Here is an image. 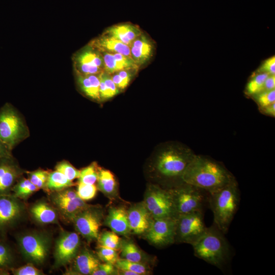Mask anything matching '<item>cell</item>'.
Segmentation results:
<instances>
[{"label": "cell", "mask_w": 275, "mask_h": 275, "mask_svg": "<svg viewBox=\"0 0 275 275\" xmlns=\"http://www.w3.org/2000/svg\"><path fill=\"white\" fill-rule=\"evenodd\" d=\"M234 179L233 175L220 163L196 154L182 177L183 182L208 193L218 189Z\"/></svg>", "instance_id": "1"}, {"label": "cell", "mask_w": 275, "mask_h": 275, "mask_svg": "<svg viewBox=\"0 0 275 275\" xmlns=\"http://www.w3.org/2000/svg\"><path fill=\"white\" fill-rule=\"evenodd\" d=\"M196 154L190 149L171 145L161 151L154 163L156 176L169 188L182 183V177Z\"/></svg>", "instance_id": "2"}, {"label": "cell", "mask_w": 275, "mask_h": 275, "mask_svg": "<svg viewBox=\"0 0 275 275\" xmlns=\"http://www.w3.org/2000/svg\"><path fill=\"white\" fill-rule=\"evenodd\" d=\"M239 201V191L235 178L208 193V202L213 213V224L224 234L228 231Z\"/></svg>", "instance_id": "3"}, {"label": "cell", "mask_w": 275, "mask_h": 275, "mask_svg": "<svg viewBox=\"0 0 275 275\" xmlns=\"http://www.w3.org/2000/svg\"><path fill=\"white\" fill-rule=\"evenodd\" d=\"M223 233L213 224L192 244L196 257L222 268L231 258L230 245Z\"/></svg>", "instance_id": "4"}, {"label": "cell", "mask_w": 275, "mask_h": 275, "mask_svg": "<svg viewBox=\"0 0 275 275\" xmlns=\"http://www.w3.org/2000/svg\"><path fill=\"white\" fill-rule=\"evenodd\" d=\"M177 216L202 211L208 193L192 185L182 182L169 188Z\"/></svg>", "instance_id": "5"}, {"label": "cell", "mask_w": 275, "mask_h": 275, "mask_svg": "<svg viewBox=\"0 0 275 275\" xmlns=\"http://www.w3.org/2000/svg\"><path fill=\"white\" fill-rule=\"evenodd\" d=\"M29 134L28 128L14 107L5 104L0 109V140L12 150Z\"/></svg>", "instance_id": "6"}, {"label": "cell", "mask_w": 275, "mask_h": 275, "mask_svg": "<svg viewBox=\"0 0 275 275\" xmlns=\"http://www.w3.org/2000/svg\"><path fill=\"white\" fill-rule=\"evenodd\" d=\"M143 202L153 218L177 217L169 188L150 184Z\"/></svg>", "instance_id": "7"}, {"label": "cell", "mask_w": 275, "mask_h": 275, "mask_svg": "<svg viewBox=\"0 0 275 275\" xmlns=\"http://www.w3.org/2000/svg\"><path fill=\"white\" fill-rule=\"evenodd\" d=\"M206 229L202 211L179 215L177 217L175 242L192 244Z\"/></svg>", "instance_id": "8"}, {"label": "cell", "mask_w": 275, "mask_h": 275, "mask_svg": "<svg viewBox=\"0 0 275 275\" xmlns=\"http://www.w3.org/2000/svg\"><path fill=\"white\" fill-rule=\"evenodd\" d=\"M177 217L153 218L149 229L144 234L146 239L151 244L159 248L175 243Z\"/></svg>", "instance_id": "9"}, {"label": "cell", "mask_w": 275, "mask_h": 275, "mask_svg": "<svg viewBox=\"0 0 275 275\" xmlns=\"http://www.w3.org/2000/svg\"><path fill=\"white\" fill-rule=\"evenodd\" d=\"M20 250L26 259L35 264H41L49 250V240L46 236L38 233H29L18 239Z\"/></svg>", "instance_id": "10"}, {"label": "cell", "mask_w": 275, "mask_h": 275, "mask_svg": "<svg viewBox=\"0 0 275 275\" xmlns=\"http://www.w3.org/2000/svg\"><path fill=\"white\" fill-rule=\"evenodd\" d=\"M75 72L83 75L99 74L104 71L101 52L89 43L73 57Z\"/></svg>", "instance_id": "11"}, {"label": "cell", "mask_w": 275, "mask_h": 275, "mask_svg": "<svg viewBox=\"0 0 275 275\" xmlns=\"http://www.w3.org/2000/svg\"><path fill=\"white\" fill-rule=\"evenodd\" d=\"M103 216L99 208L89 206L77 213L72 220L77 231L87 240L91 241L99 237Z\"/></svg>", "instance_id": "12"}, {"label": "cell", "mask_w": 275, "mask_h": 275, "mask_svg": "<svg viewBox=\"0 0 275 275\" xmlns=\"http://www.w3.org/2000/svg\"><path fill=\"white\" fill-rule=\"evenodd\" d=\"M80 240L74 232H64L57 239L55 250V265L64 266L74 259L79 251Z\"/></svg>", "instance_id": "13"}, {"label": "cell", "mask_w": 275, "mask_h": 275, "mask_svg": "<svg viewBox=\"0 0 275 275\" xmlns=\"http://www.w3.org/2000/svg\"><path fill=\"white\" fill-rule=\"evenodd\" d=\"M22 206L17 198L10 195H0V232H5L18 219Z\"/></svg>", "instance_id": "14"}, {"label": "cell", "mask_w": 275, "mask_h": 275, "mask_svg": "<svg viewBox=\"0 0 275 275\" xmlns=\"http://www.w3.org/2000/svg\"><path fill=\"white\" fill-rule=\"evenodd\" d=\"M127 211L130 233L144 235L153 219L144 202L132 205Z\"/></svg>", "instance_id": "15"}, {"label": "cell", "mask_w": 275, "mask_h": 275, "mask_svg": "<svg viewBox=\"0 0 275 275\" xmlns=\"http://www.w3.org/2000/svg\"><path fill=\"white\" fill-rule=\"evenodd\" d=\"M20 174L13 157L0 160V195H10Z\"/></svg>", "instance_id": "16"}, {"label": "cell", "mask_w": 275, "mask_h": 275, "mask_svg": "<svg viewBox=\"0 0 275 275\" xmlns=\"http://www.w3.org/2000/svg\"><path fill=\"white\" fill-rule=\"evenodd\" d=\"M104 223L118 235L127 236L130 233L127 211L124 207H113L108 210Z\"/></svg>", "instance_id": "17"}, {"label": "cell", "mask_w": 275, "mask_h": 275, "mask_svg": "<svg viewBox=\"0 0 275 275\" xmlns=\"http://www.w3.org/2000/svg\"><path fill=\"white\" fill-rule=\"evenodd\" d=\"M142 34V31L138 26L125 23L108 28L103 35L120 41L130 46L133 40Z\"/></svg>", "instance_id": "18"}, {"label": "cell", "mask_w": 275, "mask_h": 275, "mask_svg": "<svg viewBox=\"0 0 275 275\" xmlns=\"http://www.w3.org/2000/svg\"><path fill=\"white\" fill-rule=\"evenodd\" d=\"M130 48L131 57L139 67L150 59L153 45L146 36L142 34L133 40Z\"/></svg>", "instance_id": "19"}, {"label": "cell", "mask_w": 275, "mask_h": 275, "mask_svg": "<svg viewBox=\"0 0 275 275\" xmlns=\"http://www.w3.org/2000/svg\"><path fill=\"white\" fill-rule=\"evenodd\" d=\"M89 44L100 52L118 53L131 57L129 46L120 41L103 35L92 40Z\"/></svg>", "instance_id": "20"}, {"label": "cell", "mask_w": 275, "mask_h": 275, "mask_svg": "<svg viewBox=\"0 0 275 275\" xmlns=\"http://www.w3.org/2000/svg\"><path fill=\"white\" fill-rule=\"evenodd\" d=\"M74 259V270L80 274L92 275L100 263L98 257L87 249L78 252Z\"/></svg>", "instance_id": "21"}, {"label": "cell", "mask_w": 275, "mask_h": 275, "mask_svg": "<svg viewBox=\"0 0 275 275\" xmlns=\"http://www.w3.org/2000/svg\"><path fill=\"white\" fill-rule=\"evenodd\" d=\"M75 73L77 84L81 92L92 99L100 101L99 74L83 75Z\"/></svg>", "instance_id": "22"}, {"label": "cell", "mask_w": 275, "mask_h": 275, "mask_svg": "<svg viewBox=\"0 0 275 275\" xmlns=\"http://www.w3.org/2000/svg\"><path fill=\"white\" fill-rule=\"evenodd\" d=\"M120 250L121 258L144 263L149 261V257L131 240L122 239Z\"/></svg>", "instance_id": "23"}, {"label": "cell", "mask_w": 275, "mask_h": 275, "mask_svg": "<svg viewBox=\"0 0 275 275\" xmlns=\"http://www.w3.org/2000/svg\"><path fill=\"white\" fill-rule=\"evenodd\" d=\"M97 182L98 188L105 196L111 198L117 195V182L109 170L100 168Z\"/></svg>", "instance_id": "24"}, {"label": "cell", "mask_w": 275, "mask_h": 275, "mask_svg": "<svg viewBox=\"0 0 275 275\" xmlns=\"http://www.w3.org/2000/svg\"><path fill=\"white\" fill-rule=\"evenodd\" d=\"M31 212L34 218L41 224L55 223L57 214L55 210L44 202H38L31 209Z\"/></svg>", "instance_id": "25"}, {"label": "cell", "mask_w": 275, "mask_h": 275, "mask_svg": "<svg viewBox=\"0 0 275 275\" xmlns=\"http://www.w3.org/2000/svg\"><path fill=\"white\" fill-rule=\"evenodd\" d=\"M54 201L62 211L72 219L77 213L89 206L78 196L69 200L54 198Z\"/></svg>", "instance_id": "26"}, {"label": "cell", "mask_w": 275, "mask_h": 275, "mask_svg": "<svg viewBox=\"0 0 275 275\" xmlns=\"http://www.w3.org/2000/svg\"><path fill=\"white\" fill-rule=\"evenodd\" d=\"M74 185L72 181L68 179L63 174L55 170L49 173L46 183L47 188L51 190H61Z\"/></svg>", "instance_id": "27"}, {"label": "cell", "mask_w": 275, "mask_h": 275, "mask_svg": "<svg viewBox=\"0 0 275 275\" xmlns=\"http://www.w3.org/2000/svg\"><path fill=\"white\" fill-rule=\"evenodd\" d=\"M39 189L33 184L29 179L19 180L13 186L12 196L17 198H25Z\"/></svg>", "instance_id": "28"}, {"label": "cell", "mask_w": 275, "mask_h": 275, "mask_svg": "<svg viewBox=\"0 0 275 275\" xmlns=\"http://www.w3.org/2000/svg\"><path fill=\"white\" fill-rule=\"evenodd\" d=\"M269 75L266 73L254 72L246 84L245 93L253 96L263 91L264 81Z\"/></svg>", "instance_id": "29"}, {"label": "cell", "mask_w": 275, "mask_h": 275, "mask_svg": "<svg viewBox=\"0 0 275 275\" xmlns=\"http://www.w3.org/2000/svg\"><path fill=\"white\" fill-rule=\"evenodd\" d=\"M115 265L118 269L128 270L138 275H145L150 273V268L147 263L132 262L119 258Z\"/></svg>", "instance_id": "30"}, {"label": "cell", "mask_w": 275, "mask_h": 275, "mask_svg": "<svg viewBox=\"0 0 275 275\" xmlns=\"http://www.w3.org/2000/svg\"><path fill=\"white\" fill-rule=\"evenodd\" d=\"M13 254L10 246L5 241L0 240V272H6L13 268Z\"/></svg>", "instance_id": "31"}, {"label": "cell", "mask_w": 275, "mask_h": 275, "mask_svg": "<svg viewBox=\"0 0 275 275\" xmlns=\"http://www.w3.org/2000/svg\"><path fill=\"white\" fill-rule=\"evenodd\" d=\"M100 167L96 162L80 170L79 182L85 184H94L97 181Z\"/></svg>", "instance_id": "32"}, {"label": "cell", "mask_w": 275, "mask_h": 275, "mask_svg": "<svg viewBox=\"0 0 275 275\" xmlns=\"http://www.w3.org/2000/svg\"><path fill=\"white\" fill-rule=\"evenodd\" d=\"M98 239L99 245L117 251L120 250L122 239L118 234L112 231H106L102 232L99 235Z\"/></svg>", "instance_id": "33"}, {"label": "cell", "mask_w": 275, "mask_h": 275, "mask_svg": "<svg viewBox=\"0 0 275 275\" xmlns=\"http://www.w3.org/2000/svg\"><path fill=\"white\" fill-rule=\"evenodd\" d=\"M135 70L124 69L118 71L112 74V78L116 87L119 90L125 89L129 84Z\"/></svg>", "instance_id": "34"}, {"label": "cell", "mask_w": 275, "mask_h": 275, "mask_svg": "<svg viewBox=\"0 0 275 275\" xmlns=\"http://www.w3.org/2000/svg\"><path fill=\"white\" fill-rule=\"evenodd\" d=\"M97 255L99 260L114 265L119 258L117 250L101 245L97 248Z\"/></svg>", "instance_id": "35"}, {"label": "cell", "mask_w": 275, "mask_h": 275, "mask_svg": "<svg viewBox=\"0 0 275 275\" xmlns=\"http://www.w3.org/2000/svg\"><path fill=\"white\" fill-rule=\"evenodd\" d=\"M55 169L72 181L79 177L80 171L67 161L63 160L59 162L56 165Z\"/></svg>", "instance_id": "36"}, {"label": "cell", "mask_w": 275, "mask_h": 275, "mask_svg": "<svg viewBox=\"0 0 275 275\" xmlns=\"http://www.w3.org/2000/svg\"><path fill=\"white\" fill-rule=\"evenodd\" d=\"M97 187L96 185L85 184L79 182L76 193L78 197L83 201L93 199L97 194Z\"/></svg>", "instance_id": "37"}, {"label": "cell", "mask_w": 275, "mask_h": 275, "mask_svg": "<svg viewBox=\"0 0 275 275\" xmlns=\"http://www.w3.org/2000/svg\"><path fill=\"white\" fill-rule=\"evenodd\" d=\"M49 173L43 170H38L28 173L29 179L39 189L46 186Z\"/></svg>", "instance_id": "38"}, {"label": "cell", "mask_w": 275, "mask_h": 275, "mask_svg": "<svg viewBox=\"0 0 275 275\" xmlns=\"http://www.w3.org/2000/svg\"><path fill=\"white\" fill-rule=\"evenodd\" d=\"M253 97L260 109H262L275 102V89L263 91Z\"/></svg>", "instance_id": "39"}, {"label": "cell", "mask_w": 275, "mask_h": 275, "mask_svg": "<svg viewBox=\"0 0 275 275\" xmlns=\"http://www.w3.org/2000/svg\"><path fill=\"white\" fill-rule=\"evenodd\" d=\"M99 76L103 81L111 98L119 93L120 90L114 82L111 74L103 71L99 74Z\"/></svg>", "instance_id": "40"}, {"label": "cell", "mask_w": 275, "mask_h": 275, "mask_svg": "<svg viewBox=\"0 0 275 275\" xmlns=\"http://www.w3.org/2000/svg\"><path fill=\"white\" fill-rule=\"evenodd\" d=\"M14 275H40L43 272L32 264H28L18 268H12L10 269Z\"/></svg>", "instance_id": "41"}, {"label": "cell", "mask_w": 275, "mask_h": 275, "mask_svg": "<svg viewBox=\"0 0 275 275\" xmlns=\"http://www.w3.org/2000/svg\"><path fill=\"white\" fill-rule=\"evenodd\" d=\"M117 274V268L114 264L104 262L100 263L92 275Z\"/></svg>", "instance_id": "42"}, {"label": "cell", "mask_w": 275, "mask_h": 275, "mask_svg": "<svg viewBox=\"0 0 275 275\" xmlns=\"http://www.w3.org/2000/svg\"><path fill=\"white\" fill-rule=\"evenodd\" d=\"M255 72L275 74V57L273 56L265 60Z\"/></svg>", "instance_id": "43"}, {"label": "cell", "mask_w": 275, "mask_h": 275, "mask_svg": "<svg viewBox=\"0 0 275 275\" xmlns=\"http://www.w3.org/2000/svg\"><path fill=\"white\" fill-rule=\"evenodd\" d=\"M275 89V74L269 75L266 78L263 91H270Z\"/></svg>", "instance_id": "44"}, {"label": "cell", "mask_w": 275, "mask_h": 275, "mask_svg": "<svg viewBox=\"0 0 275 275\" xmlns=\"http://www.w3.org/2000/svg\"><path fill=\"white\" fill-rule=\"evenodd\" d=\"M11 157H13L11 150L0 140V160Z\"/></svg>", "instance_id": "45"}, {"label": "cell", "mask_w": 275, "mask_h": 275, "mask_svg": "<svg viewBox=\"0 0 275 275\" xmlns=\"http://www.w3.org/2000/svg\"><path fill=\"white\" fill-rule=\"evenodd\" d=\"M261 109L263 113L274 117L275 116V102Z\"/></svg>", "instance_id": "46"}]
</instances>
